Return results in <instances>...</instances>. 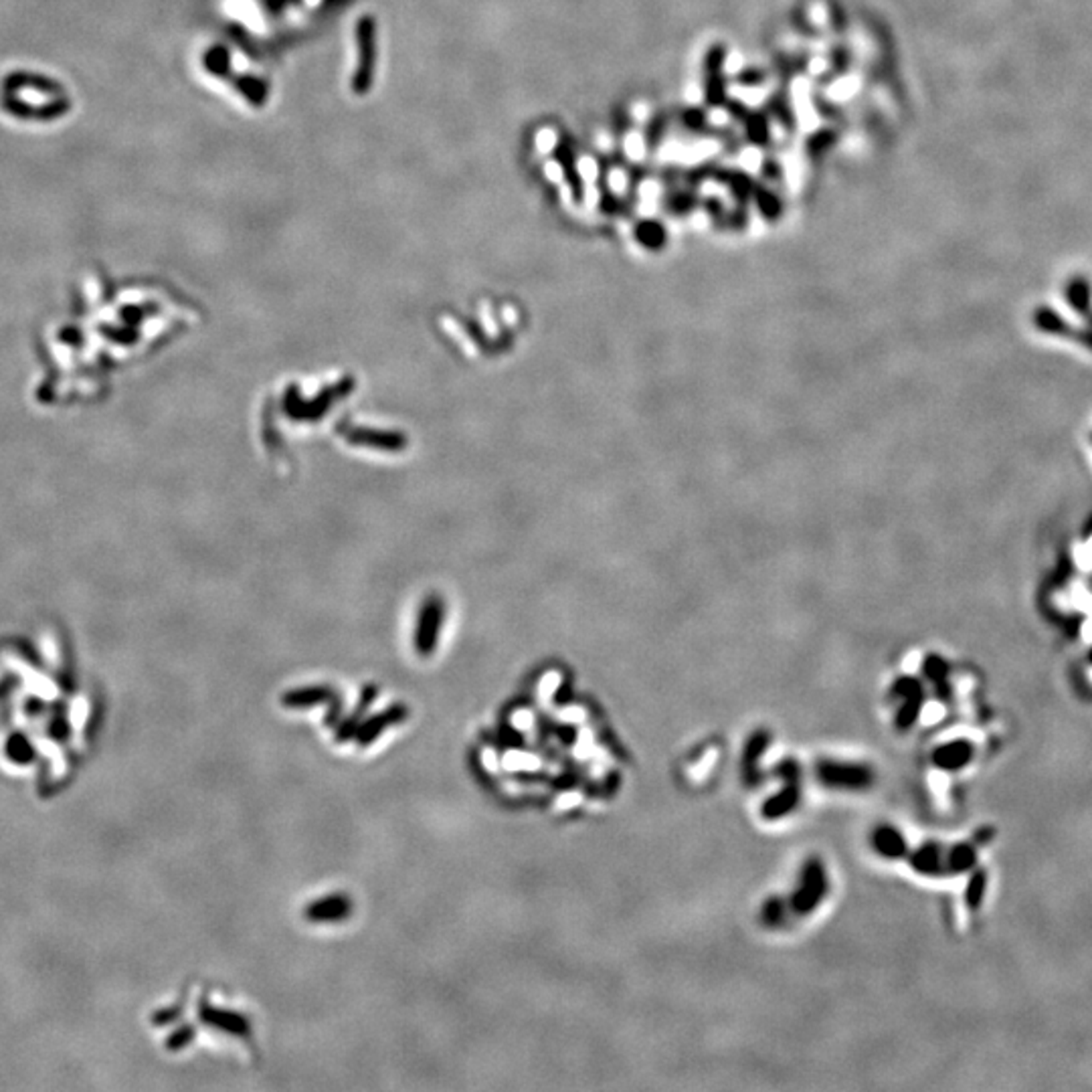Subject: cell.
Masks as SVG:
<instances>
[{
	"label": "cell",
	"mask_w": 1092,
	"mask_h": 1092,
	"mask_svg": "<svg viewBox=\"0 0 1092 1092\" xmlns=\"http://www.w3.org/2000/svg\"><path fill=\"white\" fill-rule=\"evenodd\" d=\"M194 1035H197V1027H194L193 1023H186V1026L176 1027V1030H174L172 1034L166 1038V1043H164L166 1050H170V1052L182 1050V1048H186L190 1042H193Z\"/></svg>",
	"instance_id": "obj_16"
},
{
	"label": "cell",
	"mask_w": 1092,
	"mask_h": 1092,
	"mask_svg": "<svg viewBox=\"0 0 1092 1092\" xmlns=\"http://www.w3.org/2000/svg\"><path fill=\"white\" fill-rule=\"evenodd\" d=\"M975 756V744L967 739L950 740V743L941 744L933 751V764H937L942 771H959L967 767Z\"/></svg>",
	"instance_id": "obj_7"
},
{
	"label": "cell",
	"mask_w": 1092,
	"mask_h": 1092,
	"mask_svg": "<svg viewBox=\"0 0 1092 1092\" xmlns=\"http://www.w3.org/2000/svg\"><path fill=\"white\" fill-rule=\"evenodd\" d=\"M180 1014H182V1005L168 1007V1009H162V1011H158L156 1015H152V1023H156V1026H166V1023H170V1022H176V1019L180 1018Z\"/></svg>",
	"instance_id": "obj_17"
},
{
	"label": "cell",
	"mask_w": 1092,
	"mask_h": 1092,
	"mask_svg": "<svg viewBox=\"0 0 1092 1092\" xmlns=\"http://www.w3.org/2000/svg\"><path fill=\"white\" fill-rule=\"evenodd\" d=\"M987 872L983 868H977L973 874H971L969 882H967L965 888V904L969 910H979L983 906V900H985V892H987Z\"/></svg>",
	"instance_id": "obj_15"
},
{
	"label": "cell",
	"mask_w": 1092,
	"mask_h": 1092,
	"mask_svg": "<svg viewBox=\"0 0 1092 1092\" xmlns=\"http://www.w3.org/2000/svg\"><path fill=\"white\" fill-rule=\"evenodd\" d=\"M783 772L787 775L789 787H785L779 795L771 797V799L764 803L763 807L764 819H777V817L785 815V813H789L795 807L797 799H799V789H797V767L791 763H785Z\"/></svg>",
	"instance_id": "obj_9"
},
{
	"label": "cell",
	"mask_w": 1092,
	"mask_h": 1092,
	"mask_svg": "<svg viewBox=\"0 0 1092 1092\" xmlns=\"http://www.w3.org/2000/svg\"><path fill=\"white\" fill-rule=\"evenodd\" d=\"M437 631H439V611L435 605H431L425 611L419 631H417V650L421 654H431L437 641Z\"/></svg>",
	"instance_id": "obj_14"
},
{
	"label": "cell",
	"mask_w": 1092,
	"mask_h": 1092,
	"mask_svg": "<svg viewBox=\"0 0 1092 1092\" xmlns=\"http://www.w3.org/2000/svg\"><path fill=\"white\" fill-rule=\"evenodd\" d=\"M827 890L829 880L827 872H825V866L821 864V860L813 857V860H809L807 864L803 866V872H801L799 876V884L793 890L791 896L783 898L787 921L791 916H807V914H811L813 910L823 902Z\"/></svg>",
	"instance_id": "obj_1"
},
{
	"label": "cell",
	"mask_w": 1092,
	"mask_h": 1092,
	"mask_svg": "<svg viewBox=\"0 0 1092 1092\" xmlns=\"http://www.w3.org/2000/svg\"><path fill=\"white\" fill-rule=\"evenodd\" d=\"M407 714H408V710L403 706V704H395V706H388L387 710H383L380 714L370 716V718L364 720V722L360 724L358 732H356V736H354L356 744H358L360 748L368 747V744L375 743V740L379 739V736L383 734L387 728L396 726V724L404 722Z\"/></svg>",
	"instance_id": "obj_4"
},
{
	"label": "cell",
	"mask_w": 1092,
	"mask_h": 1092,
	"mask_svg": "<svg viewBox=\"0 0 1092 1092\" xmlns=\"http://www.w3.org/2000/svg\"><path fill=\"white\" fill-rule=\"evenodd\" d=\"M894 692H896L898 698L904 700V704L900 706L896 714V726L906 730V728L912 726L916 722L918 714L922 710V690L921 684L912 682V679H900V682L894 686Z\"/></svg>",
	"instance_id": "obj_8"
},
{
	"label": "cell",
	"mask_w": 1092,
	"mask_h": 1092,
	"mask_svg": "<svg viewBox=\"0 0 1092 1092\" xmlns=\"http://www.w3.org/2000/svg\"><path fill=\"white\" fill-rule=\"evenodd\" d=\"M872 845L886 860H898L908 853V841L902 836L900 829L892 827V825H880L874 829Z\"/></svg>",
	"instance_id": "obj_10"
},
{
	"label": "cell",
	"mask_w": 1092,
	"mask_h": 1092,
	"mask_svg": "<svg viewBox=\"0 0 1092 1092\" xmlns=\"http://www.w3.org/2000/svg\"><path fill=\"white\" fill-rule=\"evenodd\" d=\"M977 844H953L945 848V870L946 876L969 872L977 864Z\"/></svg>",
	"instance_id": "obj_11"
},
{
	"label": "cell",
	"mask_w": 1092,
	"mask_h": 1092,
	"mask_svg": "<svg viewBox=\"0 0 1092 1092\" xmlns=\"http://www.w3.org/2000/svg\"><path fill=\"white\" fill-rule=\"evenodd\" d=\"M815 777L823 787L844 789V791H861L874 783V771L868 764L853 763V760L821 759L815 764Z\"/></svg>",
	"instance_id": "obj_2"
},
{
	"label": "cell",
	"mask_w": 1092,
	"mask_h": 1092,
	"mask_svg": "<svg viewBox=\"0 0 1092 1092\" xmlns=\"http://www.w3.org/2000/svg\"><path fill=\"white\" fill-rule=\"evenodd\" d=\"M375 696H376V688H372V686H368L366 690L362 692L356 710L352 712V714L348 716V718L344 720L342 724H340L338 730H336V740H338V743H348V740L354 739L356 732H358V728H360V724L364 722V714H366L368 706H370V702L375 700Z\"/></svg>",
	"instance_id": "obj_13"
},
{
	"label": "cell",
	"mask_w": 1092,
	"mask_h": 1092,
	"mask_svg": "<svg viewBox=\"0 0 1092 1092\" xmlns=\"http://www.w3.org/2000/svg\"><path fill=\"white\" fill-rule=\"evenodd\" d=\"M945 848L946 845L937 844V841H926L916 849H908L906 856H908L910 868L922 876H946Z\"/></svg>",
	"instance_id": "obj_6"
},
{
	"label": "cell",
	"mask_w": 1092,
	"mask_h": 1092,
	"mask_svg": "<svg viewBox=\"0 0 1092 1092\" xmlns=\"http://www.w3.org/2000/svg\"><path fill=\"white\" fill-rule=\"evenodd\" d=\"M334 698V692L326 686H310L302 690H291L281 696V704L286 708H311L318 704L328 702Z\"/></svg>",
	"instance_id": "obj_12"
},
{
	"label": "cell",
	"mask_w": 1092,
	"mask_h": 1092,
	"mask_svg": "<svg viewBox=\"0 0 1092 1092\" xmlns=\"http://www.w3.org/2000/svg\"><path fill=\"white\" fill-rule=\"evenodd\" d=\"M198 1019L209 1027H213V1030L225 1031L229 1035L245 1038V1035L251 1034V1026L245 1015L237 1014V1011L222 1009V1007H214L206 1001L198 1003Z\"/></svg>",
	"instance_id": "obj_3"
},
{
	"label": "cell",
	"mask_w": 1092,
	"mask_h": 1092,
	"mask_svg": "<svg viewBox=\"0 0 1092 1092\" xmlns=\"http://www.w3.org/2000/svg\"><path fill=\"white\" fill-rule=\"evenodd\" d=\"M352 900L346 894H330L320 900L310 902L303 910V916L310 922H340L350 916Z\"/></svg>",
	"instance_id": "obj_5"
}]
</instances>
